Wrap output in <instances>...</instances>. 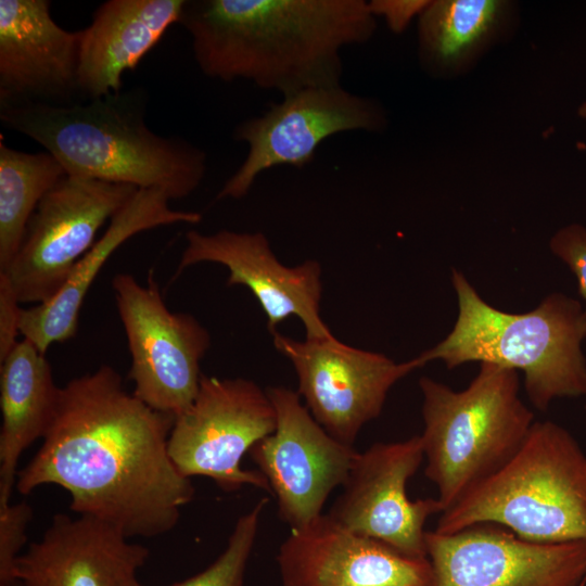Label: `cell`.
<instances>
[{
    "mask_svg": "<svg viewBox=\"0 0 586 586\" xmlns=\"http://www.w3.org/2000/svg\"><path fill=\"white\" fill-rule=\"evenodd\" d=\"M175 419L127 392L120 374L102 365L61 387L55 419L15 486L28 495L58 485L72 511L127 538L164 535L195 492L168 454Z\"/></svg>",
    "mask_w": 586,
    "mask_h": 586,
    "instance_id": "6da1fadb",
    "label": "cell"
},
{
    "mask_svg": "<svg viewBox=\"0 0 586 586\" xmlns=\"http://www.w3.org/2000/svg\"><path fill=\"white\" fill-rule=\"evenodd\" d=\"M179 24L205 76L245 79L283 97L339 86L341 50L375 30L364 0H192Z\"/></svg>",
    "mask_w": 586,
    "mask_h": 586,
    "instance_id": "7a4b0ae2",
    "label": "cell"
},
{
    "mask_svg": "<svg viewBox=\"0 0 586 586\" xmlns=\"http://www.w3.org/2000/svg\"><path fill=\"white\" fill-rule=\"evenodd\" d=\"M0 120L43 146L68 176L155 189L170 201L195 191L207 170L205 151L152 131L128 94L72 105H0Z\"/></svg>",
    "mask_w": 586,
    "mask_h": 586,
    "instance_id": "3957f363",
    "label": "cell"
},
{
    "mask_svg": "<svg viewBox=\"0 0 586 586\" xmlns=\"http://www.w3.org/2000/svg\"><path fill=\"white\" fill-rule=\"evenodd\" d=\"M451 283L458 301L453 330L418 357L424 366L442 360L448 369L466 362H493L524 373L531 404L545 411L559 397L586 395V311L582 304L553 292L537 307L502 311L484 301L459 270Z\"/></svg>",
    "mask_w": 586,
    "mask_h": 586,
    "instance_id": "277c9868",
    "label": "cell"
},
{
    "mask_svg": "<svg viewBox=\"0 0 586 586\" xmlns=\"http://www.w3.org/2000/svg\"><path fill=\"white\" fill-rule=\"evenodd\" d=\"M482 523L535 543L586 540V455L552 421H535L515 455L442 512L435 532Z\"/></svg>",
    "mask_w": 586,
    "mask_h": 586,
    "instance_id": "5b68a950",
    "label": "cell"
},
{
    "mask_svg": "<svg viewBox=\"0 0 586 586\" xmlns=\"http://www.w3.org/2000/svg\"><path fill=\"white\" fill-rule=\"evenodd\" d=\"M419 387L425 475L445 511L515 455L534 413L519 396L518 371L493 362H481L462 391L429 377Z\"/></svg>",
    "mask_w": 586,
    "mask_h": 586,
    "instance_id": "8992f818",
    "label": "cell"
},
{
    "mask_svg": "<svg viewBox=\"0 0 586 586\" xmlns=\"http://www.w3.org/2000/svg\"><path fill=\"white\" fill-rule=\"evenodd\" d=\"M276 424L273 405L254 381L202 374L194 400L175 419L168 454L186 477H208L225 492L252 485L270 494L266 477L242 469L241 460Z\"/></svg>",
    "mask_w": 586,
    "mask_h": 586,
    "instance_id": "52a82bcc",
    "label": "cell"
},
{
    "mask_svg": "<svg viewBox=\"0 0 586 586\" xmlns=\"http://www.w3.org/2000/svg\"><path fill=\"white\" fill-rule=\"evenodd\" d=\"M112 288L131 356L132 394L176 418L199 392L209 332L194 316L167 308L153 273L146 285L130 273H116Z\"/></svg>",
    "mask_w": 586,
    "mask_h": 586,
    "instance_id": "ba28073f",
    "label": "cell"
},
{
    "mask_svg": "<svg viewBox=\"0 0 586 586\" xmlns=\"http://www.w3.org/2000/svg\"><path fill=\"white\" fill-rule=\"evenodd\" d=\"M139 189L64 176L40 201L7 273L20 303L42 304L63 288L106 220Z\"/></svg>",
    "mask_w": 586,
    "mask_h": 586,
    "instance_id": "9c48e42d",
    "label": "cell"
},
{
    "mask_svg": "<svg viewBox=\"0 0 586 586\" xmlns=\"http://www.w3.org/2000/svg\"><path fill=\"white\" fill-rule=\"evenodd\" d=\"M383 122V114L372 100L341 85L310 87L285 95L264 114L234 128V140L244 142L249 150L217 199H242L263 171L279 165L302 168L313 162L324 139L343 131H375Z\"/></svg>",
    "mask_w": 586,
    "mask_h": 586,
    "instance_id": "30bf717a",
    "label": "cell"
},
{
    "mask_svg": "<svg viewBox=\"0 0 586 586\" xmlns=\"http://www.w3.org/2000/svg\"><path fill=\"white\" fill-rule=\"evenodd\" d=\"M272 337L275 348L293 365L297 393L311 416L330 435L351 446L362 426L380 416L391 387L423 366L418 357L395 362L335 336L296 341L276 331Z\"/></svg>",
    "mask_w": 586,
    "mask_h": 586,
    "instance_id": "8fae6325",
    "label": "cell"
},
{
    "mask_svg": "<svg viewBox=\"0 0 586 586\" xmlns=\"http://www.w3.org/2000/svg\"><path fill=\"white\" fill-rule=\"evenodd\" d=\"M266 392L276 411V429L249 454L266 477L282 521L298 528L322 514L327 498L345 483L359 451L330 435L297 391L271 386Z\"/></svg>",
    "mask_w": 586,
    "mask_h": 586,
    "instance_id": "7c38bea8",
    "label": "cell"
},
{
    "mask_svg": "<svg viewBox=\"0 0 586 586\" xmlns=\"http://www.w3.org/2000/svg\"><path fill=\"white\" fill-rule=\"evenodd\" d=\"M493 523L426 532L432 586H579L586 540L535 543Z\"/></svg>",
    "mask_w": 586,
    "mask_h": 586,
    "instance_id": "4fadbf2b",
    "label": "cell"
},
{
    "mask_svg": "<svg viewBox=\"0 0 586 586\" xmlns=\"http://www.w3.org/2000/svg\"><path fill=\"white\" fill-rule=\"evenodd\" d=\"M424 458L420 435L375 443L358 456L327 513L341 526L415 559H428L424 524L442 513L436 498L410 500L408 480Z\"/></svg>",
    "mask_w": 586,
    "mask_h": 586,
    "instance_id": "5bb4252c",
    "label": "cell"
},
{
    "mask_svg": "<svg viewBox=\"0 0 586 586\" xmlns=\"http://www.w3.org/2000/svg\"><path fill=\"white\" fill-rule=\"evenodd\" d=\"M174 276L200 263L225 266L228 285H244L259 303L271 332L291 316L297 317L306 331V339L321 340L334 336L320 316L322 294L321 266L307 259L289 267L272 253L268 239L262 232L219 230L204 234L191 230Z\"/></svg>",
    "mask_w": 586,
    "mask_h": 586,
    "instance_id": "9a60e30c",
    "label": "cell"
},
{
    "mask_svg": "<svg viewBox=\"0 0 586 586\" xmlns=\"http://www.w3.org/2000/svg\"><path fill=\"white\" fill-rule=\"evenodd\" d=\"M49 0H0V105H72L78 86L81 30L62 28Z\"/></svg>",
    "mask_w": 586,
    "mask_h": 586,
    "instance_id": "2e32d148",
    "label": "cell"
},
{
    "mask_svg": "<svg viewBox=\"0 0 586 586\" xmlns=\"http://www.w3.org/2000/svg\"><path fill=\"white\" fill-rule=\"evenodd\" d=\"M277 563L282 586H432L429 559L358 535L327 513L291 528Z\"/></svg>",
    "mask_w": 586,
    "mask_h": 586,
    "instance_id": "e0dca14e",
    "label": "cell"
},
{
    "mask_svg": "<svg viewBox=\"0 0 586 586\" xmlns=\"http://www.w3.org/2000/svg\"><path fill=\"white\" fill-rule=\"evenodd\" d=\"M150 551L91 517H53L42 537L16 560L14 578L25 586H123Z\"/></svg>",
    "mask_w": 586,
    "mask_h": 586,
    "instance_id": "ac0fdd59",
    "label": "cell"
},
{
    "mask_svg": "<svg viewBox=\"0 0 586 586\" xmlns=\"http://www.w3.org/2000/svg\"><path fill=\"white\" fill-rule=\"evenodd\" d=\"M160 190L139 189L110 220L109 228L76 264L69 278L50 301L23 309L20 333L46 355L54 342L76 335L79 311L98 272L110 256L131 237L161 226L199 224L198 212L177 211Z\"/></svg>",
    "mask_w": 586,
    "mask_h": 586,
    "instance_id": "d6986e66",
    "label": "cell"
},
{
    "mask_svg": "<svg viewBox=\"0 0 586 586\" xmlns=\"http://www.w3.org/2000/svg\"><path fill=\"white\" fill-rule=\"evenodd\" d=\"M186 0H109L81 30L78 86L85 99L120 93L122 77L180 22Z\"/></svg>",
    "mask_w": 586,
    "mask_h": 586,
    "instance_id": "ffe728a7",
    "label": "cell"
},
{
    "mask_svg": "<svg viewBox=\"0 0 586 586\" xmlns=\"http://www.w3.org/2000/svg\"><path fill=\"white\" fill-rule=\"evenodd\" d=\"M0 364V498L10 499L20 457L50 430L61 387L46 355L25 337Z\"/></svg>",
    "mask_w": 586,
    "mask_h": 586,
    "instance_id": "44dd1931",
    "label": "cell"
},
{
    "mask_svg": "<svg viewBox=\"0 0 586 586\" xmlns=\"http://www.w3.org/2000/svg\"><path fill=\"white\" fill-rule=\"evenodd\" d=\"M66 171L49 152L27 153L0 141V271L15 256L42 198Z\"/></svg>",
    "mask_w": 586,
    "mask_h": 586,
    "instance_id": "7402d4cb",
    "label": "cell"
},
{
    "mask_svg": "<svg viewBox=\"0 0 586 586\" xmlns=\"http://www.w3.org/2000/svg\"><path fill=\"white\" fill-rule=\"evenodd\" d=\"M505 2L496 0H440L420 15V41L442 65L460 62L493 29Z\"/></svg>",
    "mask_w": 586,
    "mask_h": 586,
    "instance_id": "603a6c76",
    "label": "cell"
},
{
    "mask_svg": "<svg viewBox=\"0 0 586 586\" xmlns=\"http://www.w3.org/2000/svg\"><path fill=\"white\" fill-rule=\"evenodd\" d=\"M268 499L262 498L235 522L224 551L200 573L168 586H244L245 571ZM123 586H145L136 576Z\"/></svg>",
    "mask_w": 586,
    "mask_h": 586,
    "instance_id": "cb8c5ba5",
    "label": "cell"
},
{
    "mask_svg": "<svg viewBox=\"0 0 586 586\" xmlns=\"http://www.w3.org/2000/svg\"><path fill=\"white\" fill-rule=\"evenodd\" d=\"M33 508L26 501L11 504L0 498V584L14 578V566L26 544Z\"/></svg>",
    "mask_w": 586,
    "mask_h": 586,
    "instance_id": "d4e9b609",
    "label": "cell"
},
{
    "mask_svg": "<svg viewBox=\"0 0 586 586\" xmlns=\"http://www.w3.org/2000/svg\"><path fill=\"white\" fill-rule=\"evenodd\" d=\"M550 250L576 277L586 311V227L571 224L558 230L550 240Z\"/></svg>",
    "mask_w": 586,
    "mask_h": 586,
    "instance_id": "484cf974",
    "label": "cell"
},
{
    "mask_svg": "<svg viewBox=\"0 0 586 586\" xmlns=\"http://www.w3.org/2000/svg\"><path fill=\"white\" fill-rule=\"evenodd\" d=\"M5 272L0 271V362L17 344L22 308Z\"/></svg>",
    "mask_w": 586,
    "mask_h": 586,
    "instance_id": "4316f807",
    "label": "cell"
},
{
    "mask_svg": "<svg viewBox=\"0 0 586 586\" xmlns=\"http://www.w3.org/2000/svg\"><path fill=\"white\" fill-rule=\"evenodd\" d=\"M373 16L382 15L395 33H400L416 13H422L429 1L373 0L368 2Z\"/></svg>",
    "mask_w": 586,
    "mask_h": 586,
    "instance_id": "83f0119b",
    "label": "cell"
},
{
    "mask_svg": "<svg viewBox=\"0 0 586 586\" xmlns=\"http://www.w3.org/2000/svg\"><path fill=\"white\" fill-rule=\"evenodd\" d=\"M0 586H25L20 579L13 578L7 583L0 584Z\"/></svg>",
    "mask_w": 586,
    "mask_h": 586,
    "instance_id": "f1b7e54d",
    "label": "cell"
},
{
    "mask_svg": "<svg viewBox=\"0 0 586 586\" xmlns=\"http://www.w3.org/2000/svg\"><path fill=\"white\" fill-rule=\"evenodd\" d=\"M578 115H579L582 118H586V102H584V103L578 107Z\"/></svg>",
    "mask_w": 586,
    "mask_h": 586,
    "instance_id": "f546056e",
    "label": "cell"
},
{
    "mask_svg": "<svg viewBox=\"0 0 586 586\" xmlns=\"http://www.w3.org/2000/svg\"><path fill=\"white\" fill-rule=\"evenodd\" d=\"M579 586H586V581H584Z\"/></svg>",
    "mask_w": 586,
    "mask_h": 586,
    "instance_id": "4dcf8cb0",
    "label": "cell"
}]
</instances>
